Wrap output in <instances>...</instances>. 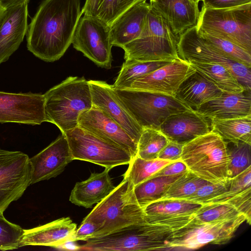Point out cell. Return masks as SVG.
Returning <instances> with one entry per match:
<instances>
[{"mask_svg": "<svg viewBox=\"0 0 251 251\" xmlns=\"http://www.w3.org/2000/svg\"><path fill=\"white\" fill-rule=\"evenodd\" d=\"M114 89L119 100L143 128L158 129L171 115L192 109L173 96L131 88Z\"/></svg>", "mask_w": 251, "mask_h": 251, "instance_id": "obj_8", "label": "cell"}, {"mask_svg": "<svg viewBox=\"0 0 251 251\" xmlns=\"http://www.w3.org/2000/svg\"><path fill=\"white\" fill-rule=\"evenodd\" d=\"M184 145L169 141L159 153L158 158L172 161L180 160Z\"/></svg>", "mask_w": 251, "mask_h": 251, "instance_id": "obj_43", "label": "cell"}, {"mask_svg": "<svg viewBox=\"0 0 251 251\" xmlns=\"http://www.w3.org/2000/svg\"><path fill=\"white\" fill-rule=\"evenodd\" d=\"M76 224L69 217H63L30 229H24L20 247L27 245L50 246L56 248L68 241H74Z\"/></svg>", "mask_w": 251, "mask_h": 251, "instance_id": "obj_23", "label": "cell"}, {"mask_svg": "<svg viewBox=\"0 0 251 251\" xmlns=\"http://www.w3.org/2000/svg\"><path fill=\"white\" fill-rule=\"evenodd\" d=\"M183 174L151 177L135 186L134 193L138 204L144 208L151 203L159 200L172 183Z\"/></svg>", "mask_w": 251, "mask_h": 251, "instance_id": "obj_31", "label": "cell"}, {"mask_svg": "<svg viewBox=\"0 0 251 251\" xmlns=\"http://www.w3.org/2000/svg\"><path fill=\"white\" fill-rule=\"evenodd\" d=\"M171 61L125 60L112 86L114 89L129 88L135 79L151 73Z\"/></svg>", "mask_w": 251, "mask_h": 251, "instance_id": "obj_30", "label": "cell"}, {"mask_svg": "<svg viewBox=\"0 0 251 251\" xmlns=\"http://www.w3.org/2000/svg\"><path fill=\"white\" fill-rule=\"evenodd\" d=\"M195 71L189 62L178 58L135 79L129 88L175 97L180 85Z\"/></svg>", "mask_w": 251, "mask_h": 251, "instance_id": "obj_16", "label": "cell"}, {"mask_svg": "<svg viewBox=\"0 0 251 251\" xmlns=\"http://www.w3.org/2000/svg\"><path fill=\"white\" fill-rule=\"evenodd\" d=\"M242 214L227 202H211L202 204L194 216L200 222L210 223L231 219Z\"/></svg>", "mask_w": 251, "mask_h": 251, "instance_id": "obj_36", "label": "cell"}, {"mask_svg": "<svg viewBox=\"0 0 251 251\" xmlns=\"http://www.w3.org/2000/svg\"><path fill=\"white\" fill-rule=\"evenodd\" d=\"M150 3L177 36L196 25L200 9L198 4L191 0H153Z\"/></svg>", "mask_w": 251, "mask_h": 251, "instance_id": "obj_24", "label": "cell"}, {"mask_svg": "<svg viewBox=\"0 0 251 251\" xmlns=\"http://www.w3.org/2000/svg\"><path fill=\"white\" fill-rule=\"evenodd\" d=\"M191 0L197 4H199V3L200 1V0Z\"/></svg>", "mask_w": 251, "mask_h": 251, "instance_id": "obj_50", "label": "cell"}, {"mask_svg": "<svg viewBox=\"0 0 251 251\" xmlns=\"http://www.w3.org/2000/svg\"><path fill=\"white\" fill-rule=\"evenodd\" d=\"M177 51L178 57L191 61L222 65L237 79L246 90H251V68L230 58L198 34L196 25L178 36Z\"/></svg>", "mask_w": 251, "mask_h": 251, "instance_id": "obj_11", "label": "cell"}, {"mask_svg": "<svg viewBox=\"0 0 251 251\" xmlns=\"http://www.w3.org/2000/svg\"><path fill=\"white\" fill-rule=\"evenodd\" d=\"M27 4L5 9L0 18V65L18 49L27 33Z\"/></svg>", "mask_w": 251, "mask_h": 251, "instance_id": "obj_20", "label": "cell"}, {"mask_svg": "<svg viewBox=\"0 0 251 251\" xmlns=\"http://www.w3.org/2000/svg\"><path fill=\"white\" fill-rule=\"evenodd\" d=\"M180 159L200 178L215 184L227 183L229 158L226 141L216 132L211 130L184 144Z\"/></svg>", "mask_w": 251, "mask_h": 251, "instance_id": "obj_5", "label": "cell"}, {"mask_svg": "<svg viewBox=\"0 0 251 251\" xmlns=\"http://www.w3.org/2000/svg\"><path fill=\"white\" fill-rule=\"evenodd\" d=\"M100 0H86L82 9L85 15L96 17Z\"/></svg>", "mask_w": 251, "mask_h": 251, "instance_id": "obj_46", "label": "cell"}, {"mask_svg": "<svg viewBox=\"0 0 251 251\" xmlns=\"http://www.w3.org/2000/svg\"><path fill=\"white\" fill-rule=\"evenodd\" d=\"M209 120L191 109L171 115L158 129L169 141L184 145L210 132Z\"/></svg>", "mask_w": 251, "mask_h": 251, "instance_id": "obj_19", "label": "cell"}, {"mask_svg": "<svg viewBox=\"0 0 251 251\" xmlns=\"http://www.w3.org/2000/svg\"><path fill=\"white\" fill-rule=\"evenodd\" d=\"M93 106L117 122L137 143L143 128L131 116L117 96L112 85L100 80H88Z\"/></svg>", "mask_w": 251, "mask_h": 251, "instance_id": "obj_15", "label": "cell"}, {"mask_svg": "<svg viewBox=\"0 0 251 251\" xmlns=\"http://www.w3.org/2000/svg\"><path fill=\"white\" fill-rule=\"evenodd\" d=\"M98 229V226L93 222L83 219L79 227L75 231L73 241H86L93 237Z\"/></svg>", "mask_w": 251, "mask_h": 251, "instance_id": "obj_42", "label": "cell"}, {"mask_svg": "<svg viewBox=\"0 0 251 251\" xmlns=\"http://www.w3.org/2000/svg\"><path fill=\"white\" fill-rule=\"evenodd\" d=\"M153 0H149V2H151V1H152Z\"/></svg>", "mask_w": 251, "mask_h": 251, "instance_id": "obj_51", "label": "cell"}, {"mask_svg": "<svg viewBox=\"0 0 251 251\" xmlns=\"http://www.w3.org/2000/svg\"><path fill=\"white\" fill-rule=\"evenodd\" d=\"M178 38L167 21L151 6L140 36L122 47L124 58L145 61L177 59Z\"/></svg>", "mask_w": 251, "mask_h": 251, "instance_id": "obj_6", "label": "cell"}, {"mask_svg": "<svg viewBox=\"0 0 251 251\" xmlns=\"http://www.w3.org/2000/svg\"><path fill=\"white\" fill-rule=\"evenodd\" d=\"M201 205L184 200L165 199L151 203L143 209L147 223L163 224L170 220L192 215Z\"/></svg>", "mask_w": 251, "mask_h": 251, "instance_id": "obj_27", "label": "cell"}, {"mask_svg": "<svg viewBox=\"0 0 251 251\" xmlns=\"http://www.w3.org/2000/svg\"><path fill=\"white\" fill-rule=\"evenodd\" d=\"M110 170L105 168L101 173H91L86 180L76 182L70 201L75 205L90 208L102 201L115 188L109 174Z\"/></svg>", "mask_w": 251, "mask_h": 251, "instance_id": "obj_25", "label": "cell"}, {"mask_svg": "<svg viewBox=\"0 0 251 251\" xmlns=\"http://www.w3.org/2000/svg\"><path fill=\"white\" fill-rule=\"evenodd\" d=\"M227 190V183L219 184L208 182L200 187L192 196L184 200L202 205L223 194Z\"/></svg>", "mask_w": 251, "mask_h": 251, "instance_id": "obj_41", "label": "cell"}, {"mask_svg": "<svg viewBox=\"0 0 251 251\" xmlns=\"http://www.w3.org/2000/svg\"><path fill=\"white\" fill-rule=\"evenodd\" d=\"M72 44L98 66L111 67L113 45L110 26L97 17L84 15L80 19Z\"/></svg>", "mask_w": 251, "mask_h": 251, "instance_id": "obj_12", "label": "cell"}, {"mask_svg": "<svg viewBox=\"0 0 251 251\" xmlns=\"http://www.w3.org/2000/svg\"><path fill=\"white\" fill-rule=\"evenodd\" d=\"M63 134L73 160L90 162L111 170L128 164L132 159L130 154L119 145L79 126Z\"/></svg>", "mask_w": 251, "mask_h": 251, "instance_id": "obj_9", "label": "cell"}, {"mask_svg": "<svg viewBox=\"0 0 251 251\" xmlns=\"http://www.w3.org/2000/svg\"><path fill=\"white\" fill-rule=\"evenodd\" d=\"M169 141L159 129L144 128L137 143L136 156L145 160L156 159Z\"/></svg>", "mask_w": 251, "mask_h": 251, "instance_id": "obj_33", "label": "cell"}, {"mask_svg": "<svg viewBox=\"0 0 251 251\" xmlns=\"http://www.w3.org/2000/svg\"><path fill=\"white\" fill-rule=\"evenodd\" d=\"M207 181L188 171L176 179L159 200H186L192 196L201 186Z\"/></svg>", "mask_w": 251, "mask_h": 251, "instance_id": "obj_34", "label": "cell"}, {"mask_svg": "<svg viewBox=\"0 0 251 251\" xmlns=\"http://www.w3.org/2000/svg\"><path fill=\"white\" fill-rule=\"evenodd\" d=\"M223 93L196 71L180 85L175 97L188 107L196 109L203 103L219 97Z\"/></svg>", "mask_w": 251, "mask_h": 251, "instance_id": "obj_26", "label": "cell"}, {"mask_svg": "<svg viewBox=\"0 0 251 251\" xmlns=\"http://www.w3.org/2000/svg\"><path fill=\"white\" fill-rule=\"evenodd\" d=\"M44 95L47 122L62 133L77 126L80 114L93 106L88 81L84 77H68Z\"/></svg>", "mask_w": 251, "mask_h": 251, "instance_id": "obj_3", "label": "cell"}, {"mask_svg": "<svg viewBox=\"0 0 251 251\" xmlns=\"http://www.w3.org/2000/svg\"><path fill=\"white\" fill-rule=\"evenodd\" d=\"M29 160L32 168L31 184H33L57 176L74 160L67 139L62 133Z\"/></svg>", "mask_w": 251, "mask_h": 251, "instance_id": "obj_17", "label": "cell"}, {"mask_svg": "<svg viewBox=\"0 0 251 251\" xmlns=\"http://www.w3.org/2000/svg\"><path fill=\"white\" fill-rule=\"evenodd\" d=\"M31 174L27 154L0 149V214L23 195L31 184Z\"/></svg>", "mask_w": 251, "mask_h": 251, "instance_id": "obj_13", "label": "cell"}, {"mask_svg": "<svg viewBox=\"0 0 251 251\" xmlns=\"http://www.w3.org/2000/svg\"><path fill=\"white\" fill-rule=\"evenodd\" d=\"M197 32L201 37L226 56L247 67L251 68V54L243 49L228 40L201 31L197 30Z\"/></svg>", "mask_w": 251, "mask_h": 251, "instance_id": "obj_37", "label": "cell"}, {"mask_svg": "<svg viewBox=\"0 0 251 251\" xmlns=\"http://www.w3.org/2000/svg\"><path fill=\"white\" fill-rule=\"evenodd\" d=\"M174 229L163 224L144 223L91 238L80 250L100 251H169Z\"/></svg>", "mask_w": 251, "mask_h": 251, "instance_id": "obj_4", "label": "cell"}, {"mask_svg": "<svg viewBox=\"0 0 251 251\" xmlns=\"http://www.w3.org/2000/svg\"><path fill=\"white\" fill-rule=\"evenodd\" d=\"M75 241H68L60 245L56 248L65 250H80V246L75 244Z\"/></svg>", "mask_w": 251, "mask_h": 251, "instance_id": "obj_48", "label": "cell"}, {"mask_svg": "<svg viewBox=\"0 0 251 251\" xmlns=\"http://www.w3.org/2000/svg\"><path fill=\"white\" fill-rule=\"evenodd\" d=\"M82 14L80 0L43 1L28 25V50L46 62L58 60L72 44Z\"/></svg>", "mask_w": 251, "mask_h": 251, "instance_id": "obj_1", "label": "cell"}, {"mask_svg": "<svg viewBox=\"0 0 251 251\" xmlns=\"http://www.w3.org/2000/svg\"><path fill=\"white\" fill-rule=\"evenodd\" d=\"M227 190L208 203L226 202L241 192L251 188V166L234 177L228 178Z\"/></svg>", "mask_w": 251, "mask_h": 251, "instance_id": "obj_40", "label": "cell"}, {"mask_svg": "<svg viewBox=\"0 0 251 251\" xmlns=\"http://www.w3.org/2000/svg\"><path fill=\"white\" fill-rule=\"evenodd\" d=\"M197 30L228 40L251 54V2L213 8L202 6Z\"/></svg>", "mask_w": 251, "mask_h": 251, "instance_id": "obj_7", "label": "cell"}, {"mask_svg": "<svg viewBox=\"0 0 251 251\" xmlns=\"http://www.w3.org/2000/svg\"><path fill=\"white\" fill-rule=\"evenodd\" d=\"M194 110L210 120L251 115V90L238 93L223 92L219 97L203 103Z\"/></svg>", "mask_w": 251, "mask_h": 251, "instance_id": "obj_21", "label": "cell"}, {"mask_svg": "<svg viewBox=\"0 0 251 251\" xmlns=\"http://www.w3.org/2000/svg\"><path fill=\"white\" fill-rule=\"evenodd\" d=\"M188 171L186 164L180 159L168 164L151 177L175 176L184 173Z\"/></svg>", "mask_w": 251, "mask_h": 251, "instance_id": "obj_44", "label": "cell"}, {"mask_svg": "<svg viewBox=\"0 0 251 251\" xmlns=\"http://www.w3.org/2000/svg\"><path fill=\"white\" fill-rule=\"evenodd\" d=\"M211 130L228 142L251 145V115L228 119L210 120Z\"/></svg>", "mask_w": 251, "mask_h": 251, "instance_id": "obj_29", "label": "cell"}, {"mask_svg": "<svg viewBox=\"0 0 251 251\" xmlns=\"http://www.w3.org/2000/svg\"><path fill=\"white\" fill-rule=\"evenodd\" d=\"M226 144L229 158L227 176L231 178L251 166V145L242 142L226 141Z\"/></svg>", "mask_w": 251, "mask_h": 251, "instance_id": "obj_35", "label": "cell"}, {"mask_svg": "<svg viewBox=\"0 0 251 251\" xmlns=\"http://www.w3.org/2000/svg\"><path fill=\"white\" fill-rule=\"evenodd\" d=\"M134 187L129 180L123 178L84 218L98 226L92 238L107 235L131 225L147 223L143 208L136 200Z\"/></svg>", "mask_w": 251, "mask_h": 251, "instance_id": "obj_2", "label": "cell"}, {"mask_svg": "<svg viewBox=\"0 0 251 251\" xmlns=\"http://www.w3.org/2000/svg\"><path fill=\"white\" fill-rule=\"evenodd\" d=\"M24 233L19 226L8 221L0 214V250H13L20 248Z\"/></svg>", "mask_w": 251, "mask_h": 251, "instance_id": "obj_39", "label": "cell"}, {"mask_svg": "<svg viewBox=\"0 0 251 251\" xmlns=\"http://www.w3.org/2000/svg\"><path fill=\"white\" fill-rule=\"evenodd\" d=\"M188 62L223 92L238 93L246 90L231 72L222 65L193 61Z\"/></svg>", "mask_w": 251, "mask_h": 251, "instance_id": "obj_28", "label": "cell"}, {"mask_svg": "<svg viewBox=\"0 0 251 251\" xmlns=\"http://www.w3.org/2000/svg\"><path fill=\"white\" fill-rule=\"evenodd\" d=\"M202 6L213 8H222L233 7L251 2V0H200Z\"/></svg>", "mask_w": 251, "mask_h": 251, "instance_id": "obj_45", "label": "cell"}, {"mask_svg": "<svg viewBox=\"0 0 251 251\" xmlns=\"http://www.w3.org/2000/svg\"><path fill=\"white\" fill-rule=\"evenodd\" d=\"M172 161L159 159L145 160L138 156L132 159L128 168L123 175L134 186L149 179Z\"/></svg>", "mask_w": 251, "mask_h": 251, "instance_id": "obj_32", "label": "cell"}, {"mask_svg": "<svg viewBox=\"0 0 251 251\" xmlns=\"http://www.w3.org/2000/svg\"><path fill=\"white\" fill-rule=\"evenodd\" d=\"M140 0H100L97 17L109 26Z\"/></svg>", "mask_w": 251, "mask_h": 251, "instance_id": "obj_38", "label": "cell"}, {"mask_svg": "<svg viewBox=\"0 0 251 251\" xmlns=\"http://www.w3.org/2000/svg\"><path fill=\"white\" fill-rule=\"evenodd\" d=\"M44 95L0 91V123L31 125L47 122Z\"/></svg>", "mask_w": 251, "mask_h": 251, "instance_id": "obj_14", "label": "cell"}, {"mask_svg": "<svg viewBox=\"0 0 251 251\" xmlns=\"http://www.w3.org/2000/svg\"><path fill=\"white\" fill-rule=\"evenodd\" d=\"M246 221L243 214L231 219L210 223L200 222L193 216L186 225L174 229L169 251L193 250L208 244H226Z\"/></svg>", "mask_w": 251, "mask_h": 251, "instance_id": "obj_10", "label": "cell"}, {"mask_svg": "<svg viewBox=\"0 0 251 251\" xmlns=\"http://www.w3.org/2000/svg\"><path fill=\"white\" fill-rule=\"evenodd\" d=\"M78 126L119 145L130 153L132 158L136 156L137 143L120 125L97 107L92 106L82 112Z\"/></svg>", "mask_w": 251, "mask_h": 251, "instance_id": "obj_18", "label": "cell"}, {"mask_svg": "<svg viewBox=\"0 0 251 251\" xmlns=\"http://www.w3.org/2000/svg\"><path fill=\"white\" fill-rule=\"evenodd\" d=\"M5 9H3L2 8H1L0 6V18L2 15V14H3L4 11Z\"/></svg>", "mask_w": 251, "mask_h": 251, "instance_id": "obj_49", "label": "cell"}, {"mask_svg": "<svg viewBox=\"0 0 251 251\" xmlns=\"http://www.w3.org/2000/svg\"><path fill=\"white\" fill-rule=\"evenodd\" d=\"M28 0H0V6L3 9L10 7L28 3Z\"/></svg>", "mask_w": 251, "mask_h": 251, "instance_id": "obj_47", "label": "cell"}, {"mask_svg": "<svg viewBox=\"0 0 251 251\" xmlns=\"http://www.w3.org/2000/svg\"><path fill=\"white\" fill-rule=\"evenodd\" d=\"M150 7L147 0H140L111 24L110 34L113 46L122 48L140 36Z\"/></svg>", "mask_w": 251, "mask_h": 251, "instance_id": "obj_22", "label": "cell"}]
</instances>
